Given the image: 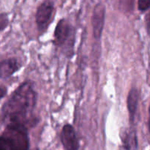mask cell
<instances>
[{
  "instance_id": "1",
  "label": "cell",
  "mask_w": 150,
  "mask_h": 150,
  "mask_svg": "<svg viewBox=\"0 0 150 150\" xmlns=\"http://www.w3.org/2000/svg\"><path fill=\"white\" fill-rule=\"evenodd\" d=\"M38 94L32 82L25 81L18 86L1 108L4 119L8 123L27 124L28 118L34 111Z\"/></svg>"
},
{
  "instance_id": "2",
  "label": "cell",
  "mask_w": 150,
  "mask_h": 150,
  "mask_svg": "<svg viewBox=\"0 0 150 150\" xmlns=\"http://www.w3.org/2000/svg\"><path fill=\"white\" fill-rule=\"evenodd\" d=\"M3 133L8 139L12 150H29V137L26 125L8 123Z\"/></svg>"
},
{
  "instance_id": "3",
  "label": "cell",
  "mask_w": 150,
  "mask_h": 150,
  "mask_svg": "<svg viewBox=\"0 0 150 150\" xmlns=\"http://www.w3.org/2000/svg\"><path fill=\"white\" fill-rule=\"evenodd\" d=\"M75 43V29L66 19L62 18L57 24L54 30V44L56 46L73 52Z\"/></svg>"
},
{
  "instance_id": "4",
  "label": "cell",
  "mask_w": 150,
  "mask_h": 150,
  "mask_svg": "<svg viewBox=\"0 0 150 150\" xmlns=\"http://www.w3.org/2000/svg\"><path fill=\"white\" fill-rule=\"evenodd\" d=\"M54 11V4L51 1H45L38 6L35 15V21L40 33L42 34L47 30L53 21Z\"/></svg>"
},
{
  "instance_id": "5",
  "label": "cell",
  "mask_w": 150,
  "mask_h": 150,
  "mask_svg": "<svg viewBox=\"0 0 150 150\" xmlns=\"http://www.w3.org/2000/svg\"><path fill=\"white\" fill-rule=\"evenodd\" d=\"M105 6L103 3H98L95 6L92 13V24L93 36L96 40H100L102 35L105 23Z\"/></svg>"
},
{
  "instance_id": "6",
  "label": "cell",
  "mask_w": 150,
  "mask_h": 150,
  "mask_svg": "<svg viewBox=\"0 0 150 150\" xmlns=\"http://www.w3.org/2000/svg\"><path fill=\"white\" fill-rule=\"evenodd\" d=\"M62 144L64 150H79V142L74 127L70 124L63 126L60 134Z\"/></svg>"
},
{
  "instance_id": "7",
  "label": "cell",
  "mask_w": 150,
  "mask_h": 150,
  "mask_svg": "<svg viewBox=\"0 0 150 150\" xmlns=\"http://www.w3.org/2000/svg\"><path fill=\"white\" fill-rule=\"evenodd\" d=\"M22 64L16 58H8L0 61V79L6 80L17 73Z\"/></svg>"
},
{
  "instance_id": "8",
  "label": "cell",
  "mask_w": 150,
  "mask_h": 150,
  "mask_svg": "<svg viewBox=\"0 0 150 150\" xmlns=\"http://www.w3.org/2000/svg\"><path fill=\"white\" fill-rule=\"evenodd\" d=\"M139 97H140L139 91L136 87L132 88L129 92L128 95H127V105L129 113V120H130V122L131 125L135 123L138 105H139Z\"/></svg>"
},
{
  "instance_id": "9",
  "label": "cell",
  "mask_w": 150,
  "mask_h": 150,
  "mask_svg": "<svg viewBox=\"0 0 150 150\" xmlns=\"http://www.w3.org/2000/svg\"><path fill=\"white\" fill-rule=\"evenodd\" d=\"M122 141L125 150H138L139 142L135 129H130L127 133H126L122 138Z\"/></svg>"
},
{
  "instance_id": "10",
  "label": "cell",
  "mask_w": 150,
  "mask_h": 150,
  "mask_svg": "<svg viewBox=\"0 0 150 150\" xmlns=\"http://www.w3.org/2000/svg\"><path fill=\"white\" fill-rule=\"evenodd\" d=\"M0 150H12L8 139L3 133L0 134Z\"/></svg>"
},
{
  "instance_id": "11",
  "label": "cell",
  "mask_w": 150,
  "mask_h": 150,
  "mask_svg": "<svg viewBox=\"0 0 150 150\" xmlns=\"http://www.w3.org/2000/svg\"><path fill=\"white\" fill-rule=\"evenodd\" d=\"M138 9L142 13L150 10V0H139L138 1Z\"/></svg>"
},
{
  "instance_id": "12",
  "label": "cell",
  "mask_w": 150,
  "mask_h": 150,
  "mask_svg": "<svg viewBox=\"0 0 150 150\" xmlns=\"http://www.w3.org/2000/svg\"><path fill=\"white\" fill-rule=\"evenodd\" d=\"M9 19L7 13H0V32L3 31L7 27Z\"/></svg>"
},
{
  "instance_id": "13",
  "label": "cell",
  "mask_w": 150,
  "mask_h": 150,
  "mask_svg": "<svg viewBox=\"0 0 150 150\" xmlns=\"http://www.w3.org/2000/svg\"><path fill=\"white\" fill-rule=\"evenodd\" d=\"M145 22H146V31H147L148 35L150 36V10L148 12L147 14L146 15L145 17Z\"/></svg>"
},
{
  "instance_id": "14",
  "label": "cell",
  "mask_w": 150,
  "mask_h": 150,
  "mask_svg": "<svg viewBox=\"0 0 150 150\" xmlns=\"http://www.w3.org/2000/svg\"><path fill=\"white\" fill-rule=\"evenodd\" d=\"M7 94V88L6 86L0 85V100L4 98Z\"/></svg>"
},
{
  "instance_id": "15",
  "label": "cell",
  "mask_w": 150,
  "mask_h": 150,
  "mask_svg": "<svg viewBox=\"0 0 150 150\" xmlns=\"http://www.w3.org/2000/svg\"><path fill=\"white\" fill-rule=\"evenodd\" d=\"M148 130L150 133V104L149 106V118H148Z\"/></svg>"
}]
</instances>
